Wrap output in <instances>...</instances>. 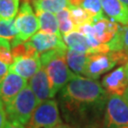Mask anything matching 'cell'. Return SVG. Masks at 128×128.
<instances>
[{
    "label": "cell",
    "instance_id": "cb8c5ba5",
    "mask_svg": "<svg viewBox=\"0 0 128 128\" xmlns=\"http://www.w3.org/2000/svg\"><path fill=\"white\" fill-rule=\"evenodd\" d=\"M81 7L90 12L94 16L95 21L104 17V10L102 8L101 0H82Z\"/></svg>",
    "mask_w": 128,
    "mask_h": 128
},
{
    "label": "cell",
    "instance_id": "83f0119b",
    "mask_svg": "<svg viewBox=\"0 0 128 128\" xmlns=\"http://www.w3.org/2000/svg\"><path fill=\"white\" fill-rule=\"evenodd\" d=\"M82 0H68L69 6H80L82 5Z\"/></svg>",
    "mask_w": 128,
    "mask_h": 128
},
{
    "label": "cell",
    "instance_id": "d4e9b609",
    "mask_svg": "<svg viewBox=\"0 0 128 128\" xmlns=\"http://www.w3.org/2000/svg\"><path fill=\"white\" fill-rule=\"evenodd\" d=\"M7 122V114L5 110V105L0 101V128H4Z\"/></svg>",
    "mask_w": 128,
    "mask_h": 128
},
{
    "label": "cell",
    "instance_id": "f1b7e54d",
    "mask_svg": "<svg viewBox=\"0 0 128 128\" xmlns=\"http://www.w3.org/2000/svg\"><path fill=\"white\" fill-rule=\"evenodd\" d=\"M54 128H73V127H71L70 125H68V124H60V125H58V126H56V127Z\"/></svg>",
    "mask_w": 128,
    "mask_h": 128
},
{
    "label": "cell",
    "instance_id": "4fadbf2b",
    "mask_svg": "<svg viewBox=\"0 0 128 128\" xmlns=\"http://www.w3.org/2000/svg\"><path fill=\"white\" fill-rule=\"evenodd\" d=\"M102 10L109 19L120 25L128 24V6L120 0H101Z\"/></svg>",
    "mask_w": 128,
    "mask_h": 128
},
{
    "label": "cell",
    "instance_id": "1f68e13d",
    "mask_svg": "<svg viewBox=\"0 0 128 128\" xmlns=\"http://www.w3.org/2000/svg\"><path fill=\"white\" fill-rule=\"evenodd\" d=\"M23 1H28V2H30V1H32V2L33 0H23Z\"/></svg>",
    "mask_w": 128,
    "mask_h": 128
},
{
    "label": "cell",
    "instance_id": "7c38bea8",
    "mask_svg": "<svg viewBox=\"0 0 128 128\" xmlns=\"http://www.w3.org/2000/svg\"><path fill=\"white\" fill-rule=\"evenodd\" d=\"M42 68L40 56L14 58V63L9 66V71L17 74L25 79L30 78Z\"/></svg>",
    "mask_w": 128,
    "mask_h": 128
},
{
    "label": "cell",
    "instance_id": "7a4b0ae2",
    "mask_svg": "<svg viewBox=\"0 0 128 128\" xmlns=\"http://www.w3.org/2000/svg\"><path fill=\"white\" fill-rule=\"evenodd\" d=\"M68 48L52 50L40 54L42 66L45 68L50 82L52 98L68 84L72 73L66 59Z\"/></svg>",
    "mask_w": 128,
    "mask_h": 128
},
{
    "label": "cell",
    "instance_id": "8fae6325",
    "mask_svg": "<svg viewBox=\"0 0 128 128\" xmlns=\"http://www.w3.org/2000/svg\"><path fill=\"white\" fill-rule=\"evenodd\" d=\"M28 86L32 88L39 104L52 98L50 82L43 66L30 79Z\"/></svg>",
    "mask_w": 128,
    "mask_h": 128
},
{
    "label": "cell",
    "instance_id": "6da1fadb",
    "mask_svg": "<svg viewBox=\"0 0 128 128\" xmlns=\"http://www.w3.org/2000/svg\"><path fill=\"white\" fill-rule=\"evenodd\" d=\"M58 104L73 128H99L109 94L94 79L73 74L60 90Z\"/></svg>",
    "mask_w": 128,
    "mask_h": 128
},
{
    "label": "cell",
    "instance_id": "9a60e30c",
    "mask_svg": "<svg viewBox=\"0 0 128 128\" xmlns=\"http://www.w3.org/2000/svg\"><path fill=\"white\" fill-rule=\"evenodd\" d=\"M63 40L68 50L86 54H93V50L89 45L87 38L79 30H73L63 35Z\"/></svg>",
    "mask_w": 128,
    "mask_h": 128
},
{
    "label": "cell",
    "instance_id": "4dcf8cb0",
    "mask_svg": "<svg viewBox=\"0 0 128 128\" xmlns=\"http://www.w3.org/2000/svg\"><path fill=\"white\" fill-rule=\"evenodd\" d=\"M122 3H124V4L126 5V6H128V0H120Z\"/></svg>",
    "mask_w": 128,
    "mask_h": 128
},
{
    "label": "cell",
    "instance_id": "5b68a950",
    "mask_svg": "<svg viewBox=\"0 0 128 128\" xmlns=\"http://www.w3.org/2000/svg\"><path fill=\"white\" fill-rule=\"evenodd\" d=\"M60 124H62V119L59 104L48 99L37 105L26 128H54Z\"/></svg>",
    "mask_w": 128,
    "mask_h": 128
},
{
    "label": "cell",
    "instance_id": "5bb4252c",
    "mask_svg": "<svg viewBox=\"0 0 128 128\" xmlns=\"http://www.w3.org/2000/svg\"><path fill=\"white\" fill-rule=\"evenodd\" d=\"M92 26L94 28V33L97 40L101 44L109 43L120 28L119 23L111 19L105 18L104 16L92 23Z\"/></svg>",
    "mask_w": 128,
    "mask_h": 128
},
{
    "label": "cell",
    "instance_id": "7402d4cb",
    "mask_svg": "<svg viewBox=\"0 0 128 128\" xmlns=\"http://www.w3.org/2000/svg\"><path fill=\"white\" fill-rule=\"evenodd\" d=\"M19 10V0H0V19H14Z\"/></svg>",
    "mask_w": 128,
    "mask_h": 128
},
{
    "label": "cell",
    "instance_id": "52a82bcc",
    "mask_svg": "<svg viewBox=\"0 0 128 128\" xmlns=\"http://www.w3.org/2000/svg\"><path fill=\"white\" fill-rule=\"evenodd\" d=\"M102 128H128V104L122 96L109 95L105 105Z\"/></svg>",
    "mask_w": 128,
    "mask_h": 128
},
{
    "label": "cell",
    "instance_id": "8992f818",
    "mask_svg": "<svg viewBox=\"0 0 128 128\" xmlns=\"http://www.w3.org/2000/svg\"><path fill=\"white\" fill-rule=\"evenodd\" d=\"M14 25L16 28L17 35L16 38L12 42V46L20 42L28 41L32 35H34L39 27V22L36 14L32 10L30 2L23 1L22 5L16 14V18L14 20Z\"/></svg>",
    "mask_w": 128,
    "mask_h": 128
},
{
    "label": "cell",
    "instance_id": "44dd1931",
    "mask_svg": "<svg viewBox=\"0 0 128 128\" xmlns=\"http://www.w3.org/2000/svg\"><path fill=\"white\" fill-rule=\"evenodd\" d=\"M56 17L58 20V25H59V30L62 35L68 34L69 32L76 30L77 28L75 26L74 22L70 16V12L68 8L60 10L59 12L56 14Z\"/></svg>",
    "mask_w": 128,
    "mask_h": 128
},
{
    "label": "cell",
    "instance_id": "603a6c76",
    "mask_svg": "<svg viewBox=\"0 0 128 128\" xmlns=\"http://www.w3.org/2000/svg\"><path fill=\"white\" fill-rule=\"evenodd\" d=\"M16 35L17 32L14 19H0V39L7 40L12 44Z\"/></svg>",
    "mask_w": 128,
    "mask_h": 128
},
{
    "label": "cell",
    "instance_id": "4316f807",
    "mask_svg": "<svg viewBox=\"0 0 128 128\" xmlns=\"http://www.w3.org/2000/svg\"><path fill=\"white\" fill-rule=\"evenodd\" d=\"M8 72H9V66L0 60V79L4 77Z\"/></svg>",
    "mask_w": 128,
    "mask_h": 128
},
{
    "label": "cell",
    "instance_id": "30bf717a",
    "mask_svg": "<svg viewBox=\"0 0 128 128\" xmlns=\"http://www.w3.org/2000/svg\"><path fill=\"white\" fill-rule=\"evenodd\" d=\"M28 43L39 54L48 50H52L68 48L64 43L63 36L42 32V30L32 35L28 39Z\"/></svg>",
    "mask_w": 128,
    "mask_h": 128
},
{
    "label": "cell",
    "instance_id": "d6986e66",
    "mask_svg": "<svg viewBox=\"0 0 128 128\" xmlns=\"http://www.w3.org/2000/svg\"><path fill=\"white\" fill-rule=\"evenodd\" d=\"M110 50H122L128 54V24L120 27L113 39L107 43Z\"/></svg>",
    "mask_w": 128,
    "mask_h": 128
},
{
    "label": "cell",
    "instance_id": "277c9868",
    "mask_svg": "<svg viewBox=\"0 0 128 128\" xmlns=\"http://www.w3.org/2000/svg\"><path fill=\"white\" fill-rule=\"evenodd\" d=\"M126 63H128V54L122 50H110L107 52L89 54L84 75L87 78L97 80L117 64H124Z\"/></svg>",
    "mask_w": 128,
    "mask_h": 128
},
{
    "label": "cell",
    "instance_id": "ffe728a7",
    "mask_svg": "<svg viewBox=\"0 0 128 128\" xmlns=\"http://www.w3.org/2000/svg\"><path fill=\"white\" fill-rule=\"evenodd\" d=\"M68 9L70 12L71 19L76 28L84 24H92L95 21L94 16L90 12H88L86 10H84L80 6H69Z\"/></svg>",
    "mask_w": 128,
    "mask_h": 128
},
{
    "label": "cell",
    "instance_id": "3957f363",
    "mask_svg": "<svg viewBox=\"0 0 128 128\" xmlns=\"http://www.w3.org/2000/svg\"><path fill=\"white\" fill-rule=\"evenodd\" d=\"M38 104L39 102L34 93L27 84L12 101L4 105L9 120L18 122L26 125Z\"/></svg>",
    "mask_w": 128,
    "mask_h": 128
},
{
    "label": "cell",
    "instance_id": "484cf974",
    "mask_svg": "<svg viewBox=\"0 0 128 128\" xmlns=\"http://www.w3.org/2000/svg\"><path fill=\"white\" fill-rule=\"evenodd\" d=\"M4 128H26L24 126V124H20L18 122H14V120H7L5 124Z\"/></svg>",
    "mask_w": 128,
    "mask_h": 128
},
{
    "label": "cell",
    "instance_id": "ac0fdd59",
    "mask_svg": "<svg viewBox=\"0 0 128 128\" xmlns=\"http://www.w3.org/2000/svg\"><path fill=\"white\" fill-rule=\"evenodd\" d=\"M32 5L35 12L43 10L52 14H57L60 10L69 7L68 0H33Z\"/></svg>",
    "mask_w": 128,
    "mask_h": 128
},
{
    "label": "cell",
    "instance_id": "f546056e",
    "mask_svg": "<svg viewBox=\"0 0 128 128\" xmlns=\"http://www.w3.org/2000/svg\"><path fill=\"white\" fill-rule=\"evenodd\" d=\"M122 97H124V100L127 102V104H128V87H127V89L125 90V92H124V94L122 95Z\"/></svg>",
    "mask_w": 128,
    "mask_h": 128
},
{
    "label": "cell",
    "instance_id": "e0dca14e",
    "mask_svg": "<svg viewBox=\"0 0 128 128\" xmlns=\"http://www.w3.org/2000/svg\"><path fill=\"white\" fill-rule=\"evenodd\" d=\"M36 16L38 18V22H39L40 30L62 36L59 30L58 20L54 14L50 12L38 10L36 12Z\"/></svg>",
    "mask_w": 128,
    "mask_h": 128
},
{
    "label": "cell",
    "instance_id": "2e32d148",
    "mask_svg": "<svg viewBox=\"0 0 128 128\" xmlns=\"http://www.w3.org/2000/svg\"><path fill=\"white\" fill-rule=\"evenodd\" d=\"M88 56L89 54L78 52L68 48L66 53V59L68 66L72 69L74 73L78 75H84L88 61Z\"/></svg>",
    "mask_w": 128,
    "mask_h": 128
},
{
    "label": "cell",
    "instance_id": "9c48e42d",
    "mask_svg": "<svg viewBox=\"0 0 128 128\" xmlns=\"http://www.w3.org/2000/svg\"><path fill=\"white\" fill-rule=\"evenodd\" d=\"M27 84V79L9 71L0 79V101L4 104H8Z\"/></svg>",
    "mask_w": 128,
    "mask_h": 128
},
{
    "label": "cell",
    "instance_id": "ba28073f",
    "mask_svg": "<svg viewBox=\"0 0 128 128\" xmlns=\"http://www.w3.org/2000/svg\"><path fill=\"white\" fill-rule=\"evenodd\" d=\"M102 86L109 95L122 96L128 87V63L106 74L102 80Z\"/></svg>",
    "mask_w": 128,
    "mask_h": 128
}]
</instances>
